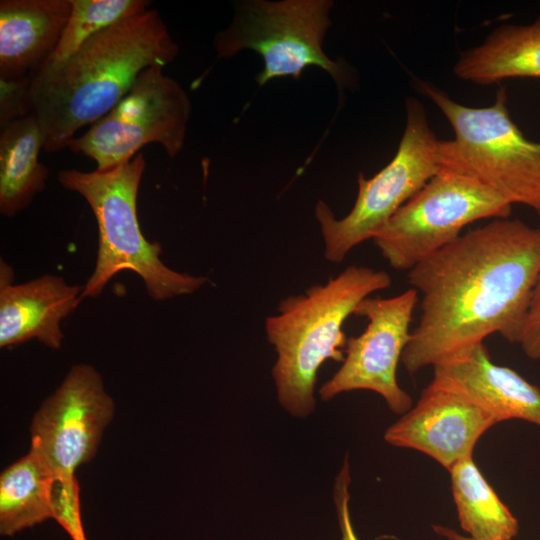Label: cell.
Returning <instances> with one entry per match:
<instances>
[{
	"label": "cell",
	"instance_id": "cell-1",
	"mask_svg": "<svg viewBox=\"0 0 540 540\" xmlns=\"http://www.w3.org/2000/svg\"><path fill=\"white\" fill-rule=\"evenodd\" d=\"M540 274V227L498 218L422 260L408 281L421 315L401 361L413 374L494 333L516 343Z\"/></svg>",
	"mask_w": 540,
	"mask_h": 540
},
{
	"label": "cell",
	"instance_id": "cell-2",
	"mask_svg": "<svg viewBox=\"0 0 540 540\" xmlns=\"http://www.w3.org/2000/svg\"><path fill=\"white\" fill-rule=\"evenodd\" d=\"M179 52L159 12L148 9L95 34L62 62L49 59L31 76L27 101L43 150L68 147L75 133L108 114L146 68Z\"/></svg>",
	"mask_w": 540,
	"mask_h": 540
},
{
	"label": "cell",
	"instance_id": "cell-3",
	"mask_svg": "<svg viewBox=\"0 0 540 540\" xmlns=\"http://www.w3.org/2000/svg\"><path fill=\"white\" fill-rule=\"evenodd\" d=\"M391 282L385 271L351 265L326 283L282 299L278 313L266 318L267 339L277 354L272 369L277 398L291 415L305 417L314 410L320 367L329 359L344 360V322L362 300Z\"/></svg>",
	"mask_w": 540,
	"mask_h": 540
},
{
	"label": "cell",
	"instance_id": "cell-4",
	"mask_svg": "<svg viewBox=\"0 0 540 540\" xmlns=\"http://www.w3.org/2000/svg\"><path fill=\"white\" fill-rule=\"evenodd\" d=\"M146 167L142 153L106 171L58 172L59 183L77 192L90 206L98 226L96 265L82 291V298L99 296L121 271L138 274L147 294L156 301L192 294L209 280L177 272L160 259L161 246L143 235L137 218V196Z\"/></svg>",
	"mask_w": 540,
	"mask_h": 540
},
{
	"label": "cell",
	"instance_id": "cell-5",
	"mask_svg": "<svg viewBox=\"0 0 540 540\" xmlns=\"http://www.w3.org/2000/svg\"><path fill=\"white\" fill-rule=\"evenodd\" d=\"M419 87L454 131L453 139L439 140V167L471 176L512 205L540 214V143L527 139L512 121L505 88L497 91L491 106L475 108L428 82L420 81Z\"/></svg>",
	"mask_w": 540,
	"mask_h": 540
},
{
	"label": "cell",
	"instance_id": "cell-6",
	"mask_svg": "<svg viewBox=\"0 0 540 540\" xmlns=\"http://www.w3.org/2000/svg\"><path fill=\"white\" fill-rule=\"evenodd\" d=\"M330 0H250L235 5L234 18L214 38L219 57H232L250 49L261 55L260 86L280 77L299 78L310 66L329 73L339 91L352 85L353 76L343 61L329 58L323 40L331 25Z\"/></svg>",
	"mask_w": 540,
	"mask_h": 540
},
{
	"label": "cell",
	"instance_id": "cell-7",
	"mask_svg": "<svg viewBox=\"0 0 540 540\" xmlns=\"http://www.w3.org/2000/svg\"><path fill=\"white\" fill-rule=\"evenodd\" d=\"M438 143L424 107L409 98L406 125L396 154L373 177L358 174V194L351 211L337 219L325 202L320 200L315 206L328 261L342 262L354 247L372 239L423 188L439 169Z\"/></svg>",
	"mask_w": 540,
	"mask_h": 540
},
{
	"label": "cell",
	"instance_id": "cell-8",
	"mask_svg": "<svg viewBox=\"0 0 540 540\" xmlns=\"http://www.w3.org/2000/svg\"><path fill=\"white\" fill-rule=\"evenodd\" d=\"M512 204L477 179L439 167L435 175L373 236L395 270L410 271L481 219L508 218Z\"/></svg>",
	"mask_w": 540,
	"mask_h": 540
},
{
	"label": "cell",
	"instance_id": "cell-9",
	"mask_svg": "<svg viewBox=\"0 0 540 540\" xmlns=\"http://www.w3.org/2000/svg\"><path fill=\"white\" fill-rule=\"evenodd\" d=\"M163 68L155 64L144 69L118 104L86 133L74 137L68 148L94 160L97 171L130 161L150 143L176 157L184 146L191 102Z\"/></svg>",
	"mask_w": 540,
	"mask_h": 540
},
{
	"label": "cell",
	"instance_id": "cell-10",
	"mask_svg": "<svg viewBox=\"0 0 540 540\" xmlns=\"http://www.w3.org/2000/svg\"><path fill=\"white\" fill-rule=\"evenodd\" d=\"M114 414L101 374L89 364L73 365L35 412L30 449L55 477L75 476L96 455Z\"/></svg>",
	"mask_w": 540,
	"mask_h": 540
},
{
	"label": "cell",
	"instance_id": "cell-11",
	"mask_svg": "<svg viewBox=\"0 0 540 540\" xmlns=\"http://www.w3.org/2000/svg\"><path fill=\"white\" fill-rule=\"evenodd\" d=\"M418 300L417 290L409 288L390 298L367 297L359 303L354 315L366 318L367 327L359 336L348 338L341 367L319 389L323 401L344 392L369 390L396 414L411 408L412 398L399 386L396 375L411 337Z\"/></svg>",
	"mask_w": 540,
	"mask_h": 540
},
{
	"label": "cell",
	"instance_id": "cell-12",
	"mask_svg": "<svg viewBox=\"0 0 540 540\" xmlns=\"http://www.w3.org/2000/svg\"><path fill=\"white\" fill-rule=\"evenodd\" d=\"M499 422L480 404L430 382L415 406L386 429L384 439L420 451L449 470L471 457L479 438Z\"/></svg>",
	"mask_w": 540,
	"mask_h": 540
},
{
	"label": "cell",
	"instance_id": "cell-13",
	"mask_svg": "<svg viewBox=\"0 0 540 540\" xmlns=\"http://www.w3.org/2000/svg\"><path fill=\"white\" fill-rule=\"evenodd\" d=\"M0 271V347L36 339L60 349L61 323L77 308L83 288L52 274L12 284V269L3 261Z\"/></svg>",
	"mask_w": 540,
	"mask_h": 540
},
{
	"label": "cell",
	"instance_id": "cell-14",
	"mask_svg": "<svg viewBox=\"0 0 540 540\" xmlns=\"http://www.w3.org/2000/svg\"><path fill=\"white\" fill-rule=\"evenodd\" d=\"M431 383L480 404L500 422L521 419L540 426V389L513 369L495 364L483 343L433 367Z\"/></svg>",
	"mask_w": 540,
	"mask_h": 540
},
{
	"label": "cell",
	"instance_id": "cell-15",
	"mask_svg": "<svg viewBox=\"0 0 540 540\" xmlns=\"http://www.w3.org/2000/svg\"><path fill=\"white\" fill-rule=\"evenodd\" d=\"M71 8L70 0L0 1V81L31 77L46 62Z\"/></svg>",
	"mask_w": 540,
	"mask_h": 540
},
{
	"label": "cell",
	"instance_id": "cell-16",
	"mask_svg": "<svg viewBox=\"0 0 540 540\" xmlns=\"http://www.w3.org/2000/svg\"><path fill=\"white\" fill-rule=\"evenodd\" d=\"M453 72L478 85L507 78H540V16L529 25L495 28L481 44L460 53Z\"/></svg>",
	"mask_w": 540,
	"mask_h": 540
},
{
	"label": "cell",
	"instance_id": "cell-17",
	"mask_svg": "<svg viewBox=\"0 0 540 540\" xmlns=\"http://www.w3.org/2000/svg\"><path fill=\"white\" fill-rule=\"evenodd\" d=\"M0 127V213L13 217L45 188L48 169L38 160L44 136L31 113Z\"/></svg>",
	"mask_w": 540,
	"mask_h": 540
},
{
	"label": "cell",
	"instance_id": "cell-18",
	"mask_svg": "<svg viewBox=\"0 0 540 540\" xmlns=\"http://www.w3.org/2000/svg\"><path fill=\"white\" fill-rule=\"evenodd\" d=\"M55 475L32 449L0 475V534L17 533L53 519Z\"/></svg>",
	"mask_w": 540,
	"mask_h": 540
},
{
	"label": "cell",
	"instance_id": "cell-19",
	"mask_svg": "<svg viewBox=\"0 0 540 540\" xmlns=\"http://www.w3.org/2000/svg\"><path fill=\"white\" fill-rule=\"evenodd\" d=\"M461 528L476 540H511L519 530L516 517L486 481L473 456L449 470Z\"/></svg>",
	"mask_w": 540,
	"mask_h": 540
},
{
	"label": "cell",
	"instance_id": "cell-20",
	"mask_svg": "<svg viewBox=\"0 0 540 540\" xmlns=\"http://www.w3.org/2000/svg\"><path fill=\"white\" fill-rule=\"evenodd\" d=\"M71 13L60 40L48 58L62 62L102 30L148 10L147 0H70Z\"/></svg>",
	"mask_w": 540,
	"mask_h": 540
},
{
	"label": "cell",
	"instance_id": "cell-21",
	"mask_svg": "<svg viewBox=\"0 0 540 540\" xmlns=\"http://www.w3.org/2000/svg\"><path fill=\"white\" fill-rule=\"evenodd\" d=\"M79 490L76 475L55 478L52 488L53 519L73 540H86L80 516Z\"/></svg>",
	"mask_w": 540,
	"mask_h": 540
},
{
	"label": "cell",
	"instance_id": "cell-22",
	"mask_svg": "<svg viewBox=\"0 0 540 540\" xmlns=\"http://www.w3.org/2000/svg\"><path fill=\"white\" fill-rule=\"evenodd\" d=\"M516 343L520 345L527 357L540 359V274L534 286Z\"/></svg>",
	"mask_w": 540,
	"mask_h": 540
},
{
	"label": "cell",
	"instance_id": "cell-23",
	"mask_svg": "<svg viewBox=\"0 0 540 540\" xmlns=\"http://www.w3.org/2000/svg\"><path fill=\"white\" fill-rule=\"evenodd\" d=\"M350 483V465L348 461V456H346L344 459V463L335 478L333 488V499L337 511L341 540H359L354 530L350 514Z\"/></svg>",
	"mask_w": 540,
	"mask_h": 540
},
{
	"label": "cell",
	"instance_id": "cell-24",
	"mask_svg": "<svg viewBox=\"0 0 540 540\" xmlns=\"http://www.w3.org/2000/svg\"><path fill=\"white\" fill-rule=\"evenodd\" d=\"M31 77L1 83L0 126L30 114L27 94Z\"/></svg>",
	"mask_w": 540,
	"mask_h": 540
},
{
	"label": "cell",
	"instance_id": "cell-25",
	"mask_svg": "<svg viewBox=\"0 0 540 540\" xmlns=\"http://www.w3.org/2000/svg\"><path fill=\"white\" fill-rule=\"evenodd\" d=\"M432 528L436 534L445 538L446 540H476L474 538L464 536L450 527L433 525Z\"/></svg>",
	"mask_w": 540,
	"mask_h": 540
}]
</instances>
